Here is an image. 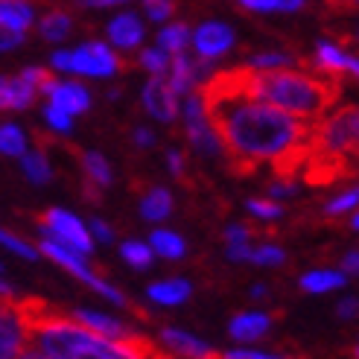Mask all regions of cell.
I'll return each mask as SVG.
<instances>
[{
	"label": "cell",
	"mask_w": 359,
	"mask_h": 359,
	"mask_svg": "<svg viewBox=\"0 0 359 359\" xmlns=\"http://www.w3.org/2000/svg\"><path fill=\"white\" fill-rule=\"evenodd\" d=\"M356 266H359V257H356V251H351V255H345V263H342L345 275H356Z\"/></svg>",
	"instance_id": "obj_50"
},
{
	"label": "cell",
	"mask_w": 359,
	"mask_h": 359,
	"mask_svg": "<svg viewBox=\"0 0 359 359\" xmlns=\"http://www.w3.org/2000/svg\"><path fill=\"white\" fill-rule=\"evenodd\" d=\"M135 140L140 143V147H152V143H155V135H152L149 129H137V132H135Z\"/></svg>",
	"instance_id": "obj_49"
},
{
	"label": "cell",
	"mask_w": 359,
	"mask_h": 359,
	"mask_svg": "<svg viewBox=\"0 0 359 359\" xmlns=\"http://www.w3.org/2000/svg\"><path fill=\"white\" fill-rule=\"evenodd\" d=\"M24 35H27V32H15V29L0 27V50H15V47H21V44H24Z\"/></svg>",
	"instance_id": "obj_42"
},
{
	"label": "cell",
	"mask_w": 359,
	"mask_h": 359,
	"mask_svg": "<svg viewBox=\"0 0 359 359\" xmlns=\"http://www.w3.org/2000/svg\"><path fill=\"white\" fill-rule=\"evenodd\" d=\"M184 126H187V140L196 152H202L208 158L213 155H222V147H219V137L217 132L210 129V123L205 117V109H202V100L196 91L187 94L184 100Z\"/></svg>",
	"instance_id": "obj_6"
},
{
	"label": "cell",
	"mask_w": 359,
	"mask_h": 359,
	"mask_svg": "<svg viewBox=\"0 0 359 359\" xmlns=\"http://www.w3.org/2000/svg\"><path fill=\"white\" fill-rule=\"evenodd\" d=\"M193 292V286L182 278H170V280H158L152 283L147 295L155 301V304H164V307H175V304H184Z\"/></svg>",
	"instance_id": "obj_17"
},
{
	"label": "cell",
	"mask_w": 359,
	"mask_h": 359,
	"mask_svg": "<svg viewBox=\"0 0 359 359\" xmlns=\"http://www.w3.org/2000/svg\"><path fill=\"white\" fill-rule=\"evenodd\" d=\"M15 359H50V356H44L41 351H29V348H24L21 353H18Z\"/></svg>",
	"instance_id": "obj_51"
},
{
	"label": "cell",
	"mask_w": 359,
	"mask_h": 359,
	"mask_svg": "<svg viewBox=\"0 0 359 359\" xmlns=\"http://www.w3.org/2000/svg\"><path fill=\"white\" fill-rule=\"evenodd\" d=\"M251 12H298L307 0H240Z\"/></svg>",
	"instance_id": "obj_30"
},
{
	"label": "cell",
	"mask_w": 359,
	"mask_h": 359,
	"mask_svg": "<svg viewBox=\"0 0 359 359\" xmlns=\"http://www.w3.org/2000/svg\"><path fill=\"white\" fill-rule=\"evenodd\" d=\"M44 120H47L50 129H56L62 135H67L70 129H74V120H70V114H65L62 109H56V105H47V109H44Z\"/></svg>",
	"instance_id": "obj_37"
},
{
	"label": "cell",
	"mask_w": 359,
	"mask_h": 359,
	"mask_svg": "<svg viewBox=\"0 0 359 359\" xmlns=\"http://www.w3.org/2000/svg\"><path fill=\"white\" fill-rule=\"evenodd\" d=\"M21 76L35 88L39 94H47V88L56 82V76H53V70H47V67H27V70H21Z\"/></svg>",
	"instance_id": "obj_36"
},
{
	"label": "cell",
	"mask_w": 359,
	"mask_h": 359,
	"mask_svg": "<svg viewBox=\"0 0 359 359\" xmlns=\"http://www.w3.org/2000/svg\"><path fill=\"white\" fill-rule=\"evenodd\" d=\"M140 213H143V219H149V222L167 219L172 213V196H170V190L167 187H152L147 196H143Z\"/></svg>",
	"instance_id": "obj_21"
},
{
	"label": "cell",
	"mask_w": 359,
	"mask_h": 359,
	"mask_svg": "<svg viewBox=\"0 0 359 359\" xmlns=\"http://www.w3.org/2000/svg\"><path fill=\"white\" fill-rule=\"evenodd\" d=\"M79 6H97V9H102V6H120V4H126V0H76Z\"/></svg>",
	"instance_id": "obj_48"
},
{
	"label": "cell",
	"mask_w": 359,
	"mask_h": 359,
	"mask_svg": "<svg viewBox=\"0 0 359 359\" xmlns=\"http://www.w3.org/2000/svg\"><path fill=\"white\" fill-rule=\"evenodd\" d=\"M193 44H196V53H199L205 62H213V59L225 56V53L234 47V32H231V27H225L219 21H208V24H202L199 29H196Z\"/></svg>",
	"instance_id": "obj_9"
},
{
	"label": "cell",
	"mask_w": 359,
	"mask_h": 359,
	"mask_svg": "<svg viewBox=\"0 0 359 359\" xmlns=\"http://www.w3.org/2000/svg\"><path fill=\"white\" fill-rule=\"evenodd\" d=\"M167 161H170V170H172V175L178 178V182H187V164H184V155L178 152V149H170V152H167Z\"/></svg>",
	"instance_id": "obj_41"
},
{
	"label": "cell",
	"mask_w": 359,
	"mask_h": 359,
	"mask_svg": "<svg viewBox=\"0 0 359 359\" xmlns=\"http://www.w3.org/2000/svg\"><path fill=\"white\" fill-rule=\"evenodd\" d=\"M356 202H359V190L351 187V190H345L342 196H336L333 202L325 205V217H327V219H339V217H345V213H353V210H356Z\"/></svg>",
	"instance_id": "obj_31"
},
{
	"label": "cell",
	"mask_w": 359,
	"mask_h": 359,
	"mask_svg": "<svg viewBox=\"0 0 359 359\" xmlns=\"http://www.w3.org/2000/svg\"><path fill=\"white\" fill-rule=\"evenodd\" d=\"M269 327H272V316L269 313H240L231 318L228 333L237 342H255V339H263L269 333Z\"/></svg>",
	"instance_id": "obj_14"
},
{
	"label": "cell",
	"mask_w": 359,
	"mask_h": 359,
	"mask_svg": "<svg viewBox=\"0 0 359 359\" xmlns=\"http://www.w3.org/2000/svg\"><path fill=\"white\" fill-rule=\"evenodd\" d=\"M149 248H152V255L158 257H167V260H182L184 257V240L175 234V231H164V228H158L152 231V237H149Z\"/></svg>",
	"instance_id": "obj_22"
},
{
	"label": "cell",
	"mask_w": 359,
	"mask_h": 359,
	"mask_svg": "<svg viewBox=\"0 0 359 359\" xmlns=\"http://www.w3.org/2000/svg\"><path fill=\"white\" fill-rule=\"evenodd\" d=\"M35 222H39V228L44 231V234L50 240H56L67 248H74L79 251L82 257H88L94 251V237H91V231H88L74 213H67L62 208H50L44 213H39L35 217Z\"/></svg>",
	"instance_id": "obj_5"
},
{
	"label": "cell",
	"mask_w": 359,
	"mask_h": 359,
	"mask_svg": "<svg viewBox=\"0 0 359 359\" xmlns=\"http://www.w3.org/2000/svg\"><path fill=\"white\" fill-rule=\"evenodd\" d=\"M310 70H316V74H325V76H353L356 79V56H351V53H345V47H339L336 41H318L316 44V56L310 62H304Z\"/></svg>",
	"instance_id": "obj_7"
},
{
	"label": "cell",
	"mask_w": 359,
	"mask_h": 359,
	"mask_svg": "<svg viewBox=\"0 0 359 359\" xmlns=\"http://www.w3.org/2000/svg\"><path fill=\"white\" fill-rule=\"evenodd\" d=\"M325 4H327L330 12H342V15L356 9V0H325Z\"/></svg>",
	"instance_id": "obj_45"
},
{
	"label": "cell",
	"mask_w": 359,
	"mask_h": 359,
	"mask_svg": "<svg viewBox=\"0 0 359 359\" xmlns=\"http://www.w3.org/2000/svg\"><path fill=\"white\" fill-rule=\"evenodd\" d=\"M0 269H4V266H0Z\"/></svg>",
	"instance_id": "obj_53"
},
{
	"label": "cell",
	"mask_w": 359,
	"mask_h": 359,
	"mask_svg": "<svg viewBox=\"0 0 359 359\" xmlns=\"http://www.w3.org/2000/svg\"><path fill=\"white\" fill-rule=\"evenodd\" d=\"M245 208H248L251 217H257V219H278V217H283V208L278 202H272V199H248Z\"/></svg>",
	"instance_id": "obj_34"
},
{
	"label": "cell",
	"mask_w": 359,
	"mask_h": 359,
	"mask_svg": "<svg viewBox=\"0 0 359 359\" xmlns=\"http://www.w3.org/2000/svg\"><path fill=\"white\" fill-rule=\"evenodd\" d=\"M91 234H97L100 243H111V240H114V231L105 225L102 219H94V222H91Z\"/></svg>",
	"instance_id": "obj_44"
},
{
	"label": "cell",
	"mask_w": 359,
	"mask_h": 359,
	"mask_svg": "<svg viewBox=\"0 0 359 359\" xmlns=\"http://www.w3.org/2000/svg\"><path fill=\"white\" fill-rule=\"evenodd\" d=\"M27 342L29 336L15 310V298H0V359H15Z\"/></svg>",
	"instance_id": "obj_8"
},
{
	"label": "cell",
	"mask_w": 359,
	"mask_h": 359,
	"mask_svg": "<svg viewBox=\"0 0 359 359\" xmlns=\"http://www.w3.org/2000/svg\"><path fill=\"white\" fill-rule=\"evenodd\" d=\"M248 263H257V266H283L286 263V255H283V248H278L272 243H260V245H251Z\"/></svg>",
	"instance_id": "obj_29"
},
{
	"label": "cell",
	"mask_w": 359,
	"mask_h": 359,
	"mask_svg": "<svg viewBox=\"0 0 359 359\" xmlns=\"http://www.w3.org/2000/svg\"><path fill=\"white\" fill-rule=\"evenodd\" d=\"M298 187L295 182H280V178H275L272 187H269V196H275V199H283V196H295Z\"/></svg>",
	"instance_id": "obj_43"
},
{
	"label": "cell",
	"mask_w": 359,
	"mask_h": 359,
	"mask_svg": "<svg viewBox=\"0 0 359 359\" xmlns=\"http://www.w3.org/2000/svg\"><path fill=\"white\" fill-rule=\"evenodd\" d=\"M0 27L27 32L32 27V9L27 0H0Z\"/></svg>",
	"instance_id": "obj_20"
},
{
	"label": "cell",
	"mask_w": 359,
	"mask_h": 359,
	"mask_svg": "<svg viewBox=\"0 0 359 359\" xmlns=\"http://www.w3.org/2000/svg\"><path fill=\"white\" fill-rule=\"evenodd\" d=\"M24 161V175L29 178L32 184H47L50 178H53V167H50V161H47V155H44V149L39 147L35 152H24L21 155Z\"/></svg>",
	"instance_id": "obj_24"
},
{
	"label": "cell",
	"mask_w": 359,
	"mask_h": 359,
	"mask_svg": "<svg viewBox=\"0 0 359 359\" xmlns=\"http://www.w3.org/2000/svg\"><path fill=\"white\" fill-rule=\"evenodd\" d=\"M70 318L79 321L82 327H88L91 333L102 336V339H114V342H129V339L137 336V330H132L129 325H123L120 318H111L105 313H94V310H74Z\"/></svg>",
	"instance_id": "obj_11"
},
{
	"label": "cell",
	"mask_w": 359,
	"mask_h": 359,
	"mask_svg": "<svg viewBox=\"0 0 359 359\" xmlns=\"http://www.w3.org/2000/svg\"><path fill=\"white\" fill-rule=\"evenodd\" d=\"M140 65L147 67L152 76H167V74H170V53L158 50V47L143 50V53H140Z\"/></svg>",
	"instance_id": "obj_32"
},
{
	"label": "cell",
	"mask_w": 359,
	"mask_h": 359,
	"mask_svg": "<svg viewBox=\"0 0 359 359\" xmlns=\"http://www.w3.org/2000/svg\"><path fill=\"white\" fill-rule=\"evenodd\" d=\"M245 67V91L266 105L292 114L304 123H318L342 100V79L316 74V70H255Z\"/></svg>",
	"instance_id": "obj_2"
},
{
	"label": "cell",
	"mask_w": 359,
	"mask_h": 359,
	"mask_svg": "<svg viewBox=\"0 0 359 359\" xmlns=\"http://www.w3.org/2000/svg\"><path fill=\"white\" fill-rule=\"evenodd\" d=\"M70 24H74V21H70V15L56 9V12H50L41 21V35L47 41H65L70 35Z\"/></svg>",
	"instance_id": "obj_27"
},
{
	"label": "cell",
	"mask_w": 359,
	"mask_h": 359,
	"mask_svg": "<svg viewBox=\"0 0 359 359\" xmlns=\"http://www.w3.org/2000/svg\"><path fill=\"white\" fill-rule=\"evenodd\" d=\"M292 62L295 59L286 56V53H257L248 67H255V70H275V67H290Z\"/></svg>",
	"instance_id": "obj_35"
},
{
	"label": "cell",
	"mask_w": 359,
	"mask_h": 359,
	"mask_svg": "<svg viewBox=\"0 0 359 359\" xmlns=\"http://www.w3.org/2000/svg\"><path fill=\"white\" fill-rule=\"evenodd\" d=\"M345 283H348V275L345 272H336V269H316V272L301 278V290L304 292H313V295H321V292L342 290Z\"/></svg>",
	"instance_id": "obj_19"
},
{
	"label": "cell",
	"mask_w": 359,
	"mask_h": 359,
	"mask_svg": "<svg viewBox=\"0 0 359 359\" xmlns=\"http://www.w3.org/2000/svg\"><path fill=\"white\" fill-rule=\"evenodd\" d=\"M53 67H56V70H65V74H70V53H67V50L53 53Z\"/></svg>",
	"instance_id": "obj_46"
},
{
	"label": "cell",
	"mask_w": 359,
	"mask_h": 359,
	"mask_svg": "<svg viewBox=\"0 0 359 359\" xmlns=\"http://www.w3.org/2000/svg\"><path fill=\"white\" fill-rule=\"evenodd\" d=\"M143 105H147V111L155 120H164V123L175 120L178 114V97L164 76H152L147 82V88H143Z\"/></svg>",
	"instance_id": "obj_10"
},
{
	"label": "cell",
	"mask_w": 359,
	"mask_h": 359,
	"mask_svg": "<svg viewBox=\"0 0 359 359\" xmlns=\"http://www.w3.org/2000/svg\"><path fill=\"white\" fill-rule=\"evenodd\" d=\"M199 70H202V65L187 59L184 50L172 53V56H170V88L175 91V97L190 94V88H193L196 76H199Z\"/></svg>",
	"instance_id": "obj_16"
},
{
	"label": "cell",
	"mask_w": 359,
	"mask_h": 359,
	"mask_svg": "<svg viewBox=\"0 0 359 359\" xmlns=\"http://www.w3.org/2000/svg\"><path fill=\"white\" fill-rule=\"evenodd\" d=\"M219 359H295V356L263 353V351H231V353H219Z\"/></svg>",
	"instance_id": "obj_40"
},
{
	"label": "cell",
	"mask_w": 359,
	"mask_h": 359,
	"mask_svg": "<svg viewBox=\"0 0 359 359\" xmlns=\"http://www.w3.org/2000/svg\"><path fill=\"white\" fill-rule=\"evenodd\" d=\"M85 53L91 56V65H94V76H114L117 70H123L126 65L111 53V47H105L100 41H91L85 44Z\"/></svg>",
	"instance_id": "obj_23"
},
{
	"label": "cell",
	"mask_w": 359,
	"mask_h": 359,
	"mask_svg": "<svg viewBox=\"0 0 359 359\" xmlns=\"http://www.w3.org/2000/svg\"><path fill=\"white\" fill-rule=\"evenodd\" d=\"M196 94L237 175H251L260 164H272L280 182H295L304 172L313 123L251 97L245 91V67L210 74Z\"/></svg>",
	"instance_id": "obj_1"
},
{
	"label": "cell",
	"mask_w": 359,
	"mask_h": 359,
	"mask_svg": "<svg viewBox=\"0 0 359 359\" xmlns=\"http://www.w3.org/2000/svg\"><path fill=\"white\" fill-rule=\"evenodd\" d=\"M356 135H359L356 105H342L339 111H327L318 123H313L310 152L356 164Z\"/></svg>",
	"instance_id": "obj_3"
},
{
	"label": "cell",
	"mask_w": 359,
	"mask_h": 359,
	"mask_svg": "<svg viewBox=\"0 0 359 359\" xmlns=\"http://www.w3.org/2000/svg\"><path fill=\"white\" fill-rule=\"evenodd\" d=\"M39 91L18 74V76H0V111H27L35 105Z\"/></svg>",
	"instance_id": "obj_13"
},
{
	"label": "cell",
	"mask_w": 359,
	"mask_h": 359,
	"mask_svg": "<svg viewBox=\"0 0 359 359\" xmlns=\"http://www.w3.org/2000/svg\"><path fill=\"white\" fill-rule=\"evenodd\" d=\"M39 255H44V257H50L53 263H59L65 272H70L74 278H79L82 283H88L94 292H100L102 298H109L111 304H117V307H132L129 304V298H126L120 290H114V286L109 283V280H102L91 266H88V260L79 255V251H74V248H67V245H62V243H56V240H50V237H44L41 243H39Z\"/></svg>",
	"instance_id": "obj_4"
},
{
	"label": "cell",
	"mask_w": 359,
	"mask_h": 359,
	"mask_svg": "<svg viewBox=\"0 0 359 359\" xmlns=\"http://www.w3.org/2000/svg\"><path fill=\"white\" fill-rule=\"evenodd\" d=\"M356 316V298H345L342 304H339V318H353Z\"/></svg>",
	"instance_id": "obj_47"
},
{
	"label": "cell",
	"mask_w": 359,
	"mask_h": 359,
	"mask_svg": "<svg viewBox=\"0 0 359 359\" xmlns=\"http://www.w3.org/2000/svg\"><path fill=\"white\" fill-rule=\"evenodd\" d=\"M257 228H251L245 222H237V225H228L225 228V243L228 245H240V243H251V237H255Z\"/></svg>",
	"instance_id": "obj_38"
},
{
	"label": "cell",
	"mask_w": 359,
	"mask_h": 359,
	"mask_svg": "<svg viewBox=\"0 0 359 359\" xmlns=\"http://www.w3.org/2000/svg\"><path fill=\"white\" fill-rule=\"evenodd\" d=\"M0 245H6L12 255L24 257V260H39V248L29 245V243L21 240V237H15L12 231H6V228H0Z\"/></svg>",
	"instance_id": "obj_33"
},
{
	"label": "cell",
	"mask_w": 359,
	"mask_h": 359,
	"mask_svg": "<svg viewBox=\"0 0 359 359\" xmlns=\"http://www.w3.org/2000/svg\"><path fill=\"white\" fill-rule=\"evenodd\" d=\"M0 152H4V155H15V158H21L27 152V135L18 129L15 123H4V126H0Z\"/></svg>",
	"instance_id": "obj_26"
},
{
	"label": "cell",
	"mask_w": 359,
	"mask_h": 359,
	"mask_svg": "<svg viewBox=\"0 0 359 359\" xmlns=\"http://www.w3.org/2000/svg\"><path fill=\"white\" fill-rule=\"evenodd\" d=\"M187 41H190V29H187V24H170L167 29H161V35H158V50H164V53H182L184 47H187Z\"/></svg>",
	"instance_id": "obj_25"
},
{
	"label": "cell",
	"mask_w": 359,
	"mask_h": 359,
	"mask_svg": "<svg viewBox=\"0 0 359 359\" xmlns=\"http://www.w3.org/2000/svg\"><path fill=\"white\" fill-rule=\"evenodd\" d=\"M79 164H82V172H85V184H94L97 190L109 187L114 182V172L109 167V161H105L100 152H79Z\"/></svg>",
	"instance_id": "obj_18"
},
{
	"label": "cell",
	"mask_w": 359,
	"mask_h": 359,
	"mask_svg": "<svg viewBox=\"0 0 359 359\" xmlns=\"http://www.w3.org/2000/svg\"><path fill=\"white\" fill-rule=\"evenodd\" d=\"M109 39L114 47H123V50H135L140 41H143V24L140 18L126 12V15H117L114 21L109 24Z\"/></svg>",
	"instance_id": "obj_15"
},
{
	"label": "cell",
	"mask_w": 359,
	"mask_h": 359,
	"mask_svg": "<svg viewBox=\"0 0 359 359\" xmlns=\"http://www.w3.org/2000/svg\"><path fill=\"white\" fill-rule=\"evenodd\" d=\"M251 295H255V298H263V295H266V286H255V292H251Z\"/></svg>",
	"instance_id": "obj_52"
},
{
	"label": "cell",
	"mask_w": 359,
	"mask_h": 359,
	"mask_svg": "<svg viewBox=\"0 0 359 359\" xmlns=\"http://www.w3.org/2000/svg\"><path fill=\"white\" fill-rule=\"evenodd\" d=\"M47 97H50V105H56V109H62L70 117L88 111V105H91V94H88V88L79 82H59L56 79L47 88Z\"/></svg>",
	"instance_id": "obj_12"
},
{
	"label": "cell",
	"mask_w": 359,
	"mask_h": 359,
	"mask_svg": "<svg viewBox=\"0 0 359 359\" xmlns=\"http://www.w3.org/2000/svg\"><path fill=\"white\" fill-rule=\"evenodd\" d=\"M120 255H123V260L129 263L132 269H149L152 266V248L147 243H137V240L123 243Z\"/></svg>",
	"instance_id": "obj_28"
},
{
	"label": "cell",
	"mask_w": 359,
	"mask_h": 359,
	"mask_svg": "<svg viewBox=\"0 0 359 359\" xmlns=\"http://www.w3.org/2000/svg\"><path fill=\"white\" fill-rule=\"evenodd\" d=\"M147 4V15L152 18V21H167V18L172 15V0H143Z\"/></svg>",
	"instance_id": "obj_39"
}]
</instances>
